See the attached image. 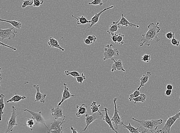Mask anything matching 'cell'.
Listing matches in <instances>:
<instances>
[{"mask_svg":"<svg viewBox=\"0 0 180 133\" xmlns=\"http://www.w3.org/2000/svg\"><path fill=\"white\" fill-rule=\"evenodd\" d=\"M90 109L92 113H96L99 111V108L101 107V105H97V102L93 101L90 105Z\"/></svg>","mask_w":180,"mask_h":133,"instance_id":"83f0119b","label":"cell"},{"mask_svg":"<svg viewBox=\"0 0 180 133\" xmlns=\"http://www.w3.org/2000/svg\"><path fill=\"white\" fill-rule=\"evenodd\" d=\"M114 46L111 44H107L104 48L103 53V60L106 61L108 59L113 60L114 57H118L120 55V52L117 48H113Z\"/></svg>","mask_w":180,"mask_h":133,"instance_id":"8992f818","label":"cell"},{"mask_svg":"<svg viewBox=\"0 0 180 133\" xmlns=\"http://www.w3.org/2000/svg\"><path fill=\"white\" fill-rule=\"evenodd\" d=\"M117 99V98H115L114 99L113 101L114 104L115 111H114L113 116L111 120L113 124L114 127L116 130L118 131L119 130V127L123 125L124 122L119 114V108L120 106L117 105L116 101Z\"/></svg>","mask_w":180,"mask_h":133,"instance_id":"277c9868","label":"cell"},{"mask_svg":"<svg viewBox=\"0 0 180 133\" xmlns=\"http://www.w3.org/2000/svg\"><path fill=\"white\" fill-rule=\"evenodd\" d=\"M5 97V96L3 94H1L0 95V115H1V120L0 121H1L2 120V115L4 113V109L5 107L4 103V98Z\"/></svg>","mask_w":180,"mask_h":133,"instance_id":"d4e9b609","label":"cell"},{"mask_svg":"<svg viewBox=\"0 0 180 133\" xmlns=\"http://www.w3.org/2000/svg\"><path fill=\"white\" fill-rule=\"evenodd\" d=\"M30 1H33V0H30ZM41 1V5L43 4L44 3V0H40Z\"/></svg>","mask_w":180,"mask_h":133,"instance_id":"7dc6e473","label":"cell"},{"mask_svg":"<svg viewBox=\"0 0 180 133\" xmlns=\"http://www.w3.org/2000/svg\"><path fill=\"white\" fill-rule=\"evenodd\" d=\"M0 21L1 22H6L7 23H9L14 27L16 29L21 30V28L23 27V24L21 22V20L19 19V20H4L2 19H0Z\"/></svg>","mask_w":180,"mask_h":133,"instance_id":"7402d4cb","label":"cell"},{"mask_svg":"<svg viewBox=\"0 0 180 133\" xmlns=\"http://www.w3.org/2000/svg\"><path fill=\"white\" fill-rule=\"evenodd\" d=\"M26 96H20L18 95L15 93V95L13 96L11 99H8L7 101V103H10V102H19L22 100L26 99Z\"/></svg>","mask_w":180,"mask_h":133,"instance_id":"603a6c76","label":"cell"},{"mask_svg":"<svg viewBox=\"0 0 180 133\" xmlns=\"http://www.w3.org/2000/svg\"><path fill=\"white\" fill-rule=\"evenodd\" d=\"M103 4V3L102 2V0H93V1L88 4L89 5L102 6Z\"/></svg>","mask_w":180,"mask_h":133,"instance_id":"d6a6232c","label":"cell"},{"mask_svg":"<svg viewBox=\"0 0 180 133\" xmlns=\"http://www.w3.org/2000/svg\"><path fill=\"white\" fill-rule=\"evenodd\" d=\"M14 28V27H13L8 29H0V37L1 39L2 40H4L5 39L12 40L15 38L16 34L18 33V32L15 30H13Z\"/></svg>","mask_w":180,"mask_h":133,"instance_id":"9c48e42d","label":"cell"},{"mask_svg":"<svg viewBox=\"0 0 180 133\" xmlns=\"http://www.w3.org/2000/svg\"><path fill=\"white\" fill-rule=\"evenodd\" d=\"M60 107H56V108H52L48 107L50 110L52 115L55 119H58L60 118H64L65 116H64L63 112V109L60 108Z\"/></svg>","mask_w":180,"mask_h":133,"instance_id":"2e32d148","label":"cell"},{"mask_svg":"<svg viewBox=\"0 0 180 133\" xmlns=\"http://www.w3.org/2000/svg\"><path fill=\"white\" fill-rule=\"evenodd\" d=\"M75 78H76V81L81 84H82L84 80H86V76H85L83 73H81V75L80 76L75 77Z\"/></svg>","mask_w":180,"mask_h":133,"instance_id":"1f68e13d","label":"cell"},{"mask_svg":"<svg viewBox=\"0 0 180 133\" xmlns=\"http://www.w3.org/2000/svg\"><path fill=\"white\" fill-rule=\"evenodd\" d=\"M108 109L106 107H104L103 109L101 111V112H105V116H103V120L104 121L109 125V128L111 129V130H112L113 131H114L115 133H118V132L117 131L115 127H114L112 122L111 120L110 119V117L109 116L108 113Z\"/></svg>","mask_w":180,"mask_h":133,"instance_id":"4fadbf2b","label":"cell"},{"mask_svg":"<svg viewBox=\"0 0 180 133\" xmlns=\"http://www.w3.org/2000/svg\"><path fill=\"white\" fill-rule=\"evenodd\" d=\"M114 8V6H111L107 7V8H105L103 10L101 11L98 13H96L94 16H93L90 20V25H89L88 28L90 29L92 28L94 25L97 24L98 22V21L99 20V18H100L101 15L106 11L108 10Z\"/></svg>","mask_w":180,"mask_h":133,"instance_id":"7c38bea8","label":"cell"},{"mask_svg":"<svg viewBox=\"0 0 180 133\" xmlns=\"http://www.w3.org/2000/svg\"><path fill=\"white\" fill-rule=\"evenodd\" d=\"M34 3L33 1L30 0H25L23 1V4L22 6V8H25L27 7L33 5Z\"/></svg>","mask_w":180,"mask_h":133,"instance_id":"4dcf8cb0","label":"cell"},{"mask_svg":"<svg viewBox=\"0 0 180 133\" xmlns=\"http://www.w3.org/2000/svg\"><path fill=\"white\" fill-rule=\"evenodd\" d=\"M172 90L167 89L166 91H165V94L166 96H167V97H169V96H171V94H172Z\"/></svg>","mask_w":180,"mask_h":133,"instance_id":"ee69618b","label":"cell"},{"mask_svg":"<svg viewBox=\"0 0 180 133\" xmlns=\"http://www.w3.org/2000/svg\"><path fill=\"white\" fill-rule=\"evenodd\" d=\"M63 85L64 86V91L62 94V98L61 101L58 103V106L60 107L62 104L66 101L69 99L71 97H75V95L71 94L69 91V88L67 87V85L65 83L62 82Z\"/></svg>","mask_w":180,"mask_h":133,"instance_id":"8fae6325","label":"cell"},{"mask_svg":"<svg viewBox=\"0 0 180 133\" xmlns=\"http://www.w3.org/2000/svg\"><path fill=\"white\" fill-rule=\"evenodd\" d=\"M152 75L150 71H148L146 74H143V76L140 78L139 80H140V86L137 88V90L139 91L141 88L144 87L146 84L149 81V78Z\"/></svg>","mask_w":180,"mask_h":133,"instance_id":"d6986e66","label":"cell"},{"mask_svg":"<svg viewBox=\"0 0 180 133\" xmlns=\"http://www.w3.org/2000/svg\"><path fill=\"white\" fill-rule=\"evenodd\" d=\"M16 108L14 106H12V112L11 116L9 120L7 122V127L5 133L13 132L15 126H18V124L17 122V117L20 113H16Z\"/></svg>","mask_w":180,"mask_h":133,"instance_id":"52a82bcc","label":"cell"},{"mask_svg":"<svg viewBox=\"0 0 180 133\" xmlns=\"http://www.w3.org/2000/svg\"><path fill=\"white\" fill-rule=\"evenodd\" d=\"M118 25L120 26H125L126 27H135L137 28L139 27V25H136V24H132V23L130 22L128 20L125 18L123 14L122 13L121 14V17L120 22L118 23Z\"/></svg>","mask_w":180,"mask_h":133,"instance_id":"e0dca14e","label":"cell"},{"mask_svg":"<svg viewBox=\"0 0 180 133\" xmlns=\"http://www.w3.org/2000/svg\"><path fill=\"white\" fill-rule=\"evenodd\" d=\"M180 118V109L178 113H176L174 115L171 117L168 116V118L162 129L160 130H157L155 133H169L172 125Z\"/></svg>","mask_w":180,"mask_h":133,"instance_id":"3957f363","label":"cell"},{"mask_svg":"<svg viewBox=\"0 0 180 133\" xmlns=\"http://www.w3.org/2000/svg\"><path fill=\"white\" fill-rule=\"evenodd\" d=\"M83 42L86 44V45H90L93 43V42L91 41L88 38H85L83 40Z\"/></svg>","mask_w":180,"mask_h":133,"instance_id":"b9f144b4","label":"cell"},{"mask_svg":"<svg viewBox=\"0 0 180 133\" xmlns=\"http://www.w3.org/2000/svg\"><path fill=\"white\" fill-rule=\"evenodd\" d=\"M47 43L50 47L53 48H58L62 52L65 51V49L61 47L58 40L55 38L52 37L48 38V41Z\"/></svg>","mask_w":180,"mask_h":133,"instance_id":"ac0fdd59","label":"cell"},{"mask_svg":"<svg viewBox=\"0 0 180 133\" xmlns=\"http://www.w3.org/2000/svg\"><path fill=\"white\" fill-rule=\"evenodd\" d=\"M166 89H167V90H173V86H172V85H171V84H168V85L166 86Z\"/></svg>","mask_w":180,"mask_h":133,"instance_id":"f6af8a7d","label":"cell"},{"mask_svg":"<svg viewBox=\"0 0 180 133\" xmlns=\"http://www.w3.org/2000/svg\"><path fill=\"white\" fill-rule=\"evenodd\" d=\"M73 18H75L77 20V24L78 25H84L90 23V20H88L83 16H81V17L76 18L74 15H72Z\"/></svg>","mask_w":180,"mask_h":133,"instance_id":"484cf974","label":"cell"},{"mask_svg":"<svg viewBox=\"0 0 180 133\" xmlns=\"http://www.w3.org/2000/svg\"><path fill=\"white\" fill-rule=\"evenodd\" d=\"M171 43L173 46H177V47H179L180 43V41L175 38L174 36H173V38L171 39Z\"/></svg>","mask_w":180,"mask_h":133,"instance_id":"8d00e7d4","label":"cell"},{"mask_svg":"<svg viewBox=\"0 0 180 133\" xmlns=\"http://www.w3.org/2000/svg\"><path fill=\"white\" fill-rule=\"evenodd\" d=\"M175 33H172L170 32H168L166 34V38L169 40H171L173 38V36H174Z\"/></svg>","mask_w":180,"mask_h":133,"instance_id":"f35d334b","label":"cell"},{"mask_svg":"<svg viewBox=\"0 0 180 133\" xmlns=\"http://www.w3.org/2000/svg\"><path fill=\"white\" fill-rule=\"evenodd\" d=\"M76 108L78 109V112L76 113L77 118H80L83 115L87 113L88 106L85 104L80 106L76 105Z\"/></svg>","mask_w":180,"mask_h":133,"instance_id":"44dd1931","label":"cell"},{"mask_svg":"<svg viewBox=\"0 0 180 133\" xmlns=\"http://www.w3.org/2000/svg\"><path fill=\"white\" fill-rule=\"evenodd\" d=\"M103 115L101 112V111H98L95 113H93L92 115H90L88 114H85V120L86 126L82 132L85 131L88 126L95 120L98 119H103Z\"/></svg>","mask_w":180,"mask_h":133,"instance_id":"ba28073f","label":"cell"},{"mask_svg":"<svg viewBox=\"0 0 180 133\" xmlns=\"http://www.w3.org/2000/svg\"><path fill=\"white\" fill-rule=\"evenodd\" d=\"M121 19V18H120L117 21L113 22L110 25H109V29H108L107 32L108 33L111 34L117 32L118 30L120 28V25H118L119 22Z\"/></svg>","mask_w":180,"mask_h":133,"instance_id":"ffe728a7","label":"cell"},{"mask_svg":"<svg viewBox=\"0 0 180 133\" xmlns=\"http://www.w3.org/2000/svg\"><path fill=\"white\" fill-rule=\"evenodd\" d=\"M123 127L127 129L130 133H141L140 130L139 126H138L137 128H135L134 126H132L130 123H129L128 125H126L124 123L123 124Z\"/></svg>","mask_w":180,"mask_h":133,"instance_id":"cb8c5ba5","label":"cell"},{"mask_svg":"<svg viewBox=\"0 0 180 133\" xmlns=\"http://www.w3.org/2000/svg\"><path fill=\"white\" fill-rule=\"evenodd\" d=\"M34 120L32 118L28 119L26 123L24 125H23V126H27L30 128L33 127L34 125L35 124Z\"/></svg>","mask_w":180,"mask_h":133,"instance_id":"836d02e7","label":"cell"},{"mask_svg":"<svg viewBox=\"0 0 180 133\" xmlns=\"http://www.w3.org/2000/svg\"><path fill=\"white\" fill-rule=\"evenodd\" d=\"M24 111H27L29 112L30 114L32 115V119L34 120H36V124H38L39 123H41V124H43L44 125V126L47 128V129H48V130H49V129L46 125V121L43 117L42 116V112L41 111H39L38 113H36L34 111L31 110H29L26 109H21Z\"/></svg>","mask_w":180,"mask_h":133,"instance_id":"30bf717a","label":"cell"},{"mask_svg":"<svg viewBox=\"0 0 180 133\" xmlns=\"http://www.w3.org/2000/svg\"><path fill=\"white\" fill-rule=\"evenodd\" d=\"M125 36V35L121 33L118 34L117 42L120 44L123 45L125 42L123 41V39Z\"/></svg>","mask_w":180,"mask_h":133,"instance_id":"e575fe53","label":"cell"},{"mask_svg":"<svg viewBox=\"0 0 180 133\" xmlns=\"http://www.w3.org/2000/svg\"><path fill=\"white\" fill-rule=\"evenodd\" d=\"M141 93L139 91L136 90L133 93L130 94L129 97H128V99L129 100L130 102H131L132 101L133 98H136Z\"/></svg>","mask_w":180,"mask_h":133,"instance_id":"f546056e","label":"cell"},{"mask_svg":"<svg viewBox=\"0 0 180 133\" xmlns=\"http://www.w3.org/2000/svg\"><path fill=\"white\" fill-rule=\"evenodd\" d=\"M151 59V56L150 55L145 54L141 57V60L145 63H148Z\"/></svg>","mask_w":180,"mask_h":133,"instance_id":"d590c367","label":"cell"},{"mask_svg":"<svg viewBox=\"0 0 180 133\" xmlns=\"http://www.w3.org/2000/svg\"><path fill=\"white\" fill-rule=\"evenodd\" d=\"M70 129H71V130H72V133H78V132L77 131V130H76V129H75V128L73 127L72 126L70 127Z\"/></svg>","mask_w":180,"mask_h":133,"instance_id":"bcb514c9","label":"cell"},{"mask_svg":"<svg viewBox=\"0 0 180 133\" xmlns=\"http://www.w3.org/2000/svg\"><path fill=\"white\" fill-rule=\"evenodd\" d=\"M159 24V22H158L156 25L153 23H150L148 25V31L142 35V38L139 43L140 47H142L144 45L149 46L153 40H155L157 42L160 41V39L158 37V33L160 30V28L158 26Z\"/></svg>","mask_w":180,"mask_h":133,"instance_id":"6da1fadb","label":"cell"},{"mask_svg":"<svg viewBox=\"0 0 180 133\" xmlns=\"http://www.w3.org/2000/svg\"><path fill=\"white\" fill-rule=\"evenodd\" d=\"M113 61L114 63L112 65L111 69L112 72H113L114 71L117 70L121 71L123 72H125L126 71V70L124 69L123 64V62L121 60H115L114 58H113Z\"/></svg>","mask_w":180,"mask_h":133,"instance_id":"9a60e30c","label":"cell"},{"mask_svg":"<svg viewBox=\"0 0 180 133\" xmlns=\"http://www.w3.org/2000/svg\"><path fill=\"white\" fill-rule=\"evenodd\" d=\"M65 73L67 76H69L70 75L74 78H75V77L80 76L81 75V74H80L78 72L76 71H70L69 70H66L65 71Z\"/></svg>","mask_w":180,"mask_h":133,"instance_id":"f1b7e54d","label":"cell"},{"mask_svg":"<svg viewBox=\"0 0 180 133\" xmlns=\"http://www.w3.org/2000/svg\"><path fill=\"white\" fill-rule=\"evenodd\" d=\"M132 120L138 122L141 124L139 126L140 130L141 133H146L148 132L153 133H155L157 130L159 125L162 124L163 120L162 119H151L149 120H139L132 118Z\"/></svg>","mask_w":180,"mask_h":133,"instance_id":"7a4b0ae2","label":"cell"},{"mask_svg":"<svg viewBox=\"0 0 180 133\" xmlns=\"http://www.w3.org/2000/svg\"><path fill=\"white\" fill-rule=\"evenodd\" d=\"M87 38L89 39L91 41H92L93 42H95L96 40H97V37H96L95 35H89L87 36Z\"/></svg>","mask_w":180,"mask_h":133,"instance_id":"60d3db41","label":"cell"},{"mask_svg":"<svg viewBox=\"0 0 180 133\" xmlns=\"http://www.w3.org/2000/svg\"><path fill=\"white\" fill-rule=\"evenodd\" d=\"M118 34L116 33H113L111 34V38L113 42L116 44L117 43Z\"/></svg>","mask_w":180,"mask_h":133,"instance_id":"74e56055","label":"cell"},{"mask_svg":"<svg viewBox=\"0 0 180 133\" xmlns=\"http://www.w3.org/2000/svg\"><path fill=\"white\" fill-rule=\"evenodd\" d=\"M34 88L36 89V92L35 97V101L44 103L47 95L46 94H42L41 93L40 90V86L39 85H33Z\"/></svg>","mask_w":180,"mask_h":133,"instance_id":"5bb4252c","label":"cell"},{"mask_svg":"<svg viewBox=\"0 0 180 133\" xmlns=\"http://www.w3.org/2000/svg\"><path fill=\"white\" fill-rule=\"evenodd\" d=\"M66 118V116H65L62 120L55 119V120L51 123L49 130L47 132V133H63L65 130L69 129V128H67L65 129H63V127H62V125L65 122Z\"/></svg>","mask_w":180,"mask_h":133,"instance_id":"5b68a950","label":"cell"},{"mask_svg":"<svg viewBox=\"0 0 180 133\" xmlns=\"http://www.w3.org/2000/svg\"><path fill=\"white\" fill-rule=\"evenodd\" d=\"M1 46H5V47H6L9 48H10L11 49H12L14 50V51H16L17 50V49L15 48V47H13V46H8V45H7L6 44H5L3 43L2 42H1Z\"/></svg>","mask_w":180,"mask_h":133,"instance_id":"7bdbcfd3","label":"cell"},{"mask_svg":"<svg viewBox=\"0 0 180 133\" xmlns=\"http://www.w3.org/2000/svg\"><path fill=\"white\" fill-rule=\"evenodd\" d=\"M146 99V96L144 93L141 94L138 97L134 98L132 99V101L134 102V104L139 103V102H142L144 103L145 102Z\"/></svg>","mask_w":180,"mask_h":133,"instance_id":"4316f807","label":"cell"},{"mask_svg":"<svg viewBox=\"0 0 180 133\" xmlns=\"http://www.w3.org/2000/svg\"><path fill=\"white\" fill-rule=\"evenodd\" d=\"M179 98L180 99V96H179Z\"/></svg>","mask_w":180,"mask_h":133,"instance_id":"c3c4849f","label":"cell"},{"mask_svg":"<svg viewBox=\"0 0 180 133\" xmlns=\"http://www.w3.org/2000/svg\"><path fill=\"white\" fill-rule=\"evenodd\" d=\"M41 5V1L40 0H34L33 6L35 7H39Z\"/></svg>","mask_w":180,"mask_h":133,"instance_id":"ab89813d","label":"cell"}]
</instances>
